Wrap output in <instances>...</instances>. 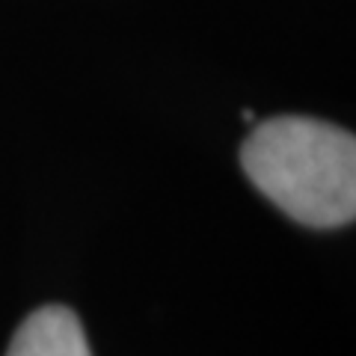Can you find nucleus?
<instances>
[{
	"mask_svg": "<svg viewBox=\"0 0 356 356\" xmlns=\"http://www.w3.org/2000/svg\"><path fill=\"white\" fill-rule=\"evenodd\" d=\"M241 116H243V122H255V110H243Z\"/></svg>",
	"mask_w": 356,
	"mask_h": 356,
	"instance_id": "3",
	"label": "nucleus"
},
{
	"mask_svg": "<svg viewBox=\"0 0 356 356\" xmlns=\"http://www.w3.org/2000/svg\"><path fill=\"white\" fill-rule=\"evenodd\" d=\"M6 356H92V350L69 306H42L15 330Z\"/></svg>",
	"mask_w": 356,
	"mask_h": 356,
	"instance_id": "2",
	"label": "nucleus"
},
{
	"mask_svg": "<svg viewBox=\"0 0 356 356\" xmlns=\"http://www.w3.org/2000/svg\"><path fill=\"white\" fill-rule=\"evenodd\" d=\"M250 181L291 220L312 229L356 217V137L312 116L259 122L241 149Z\"/></svg>",
	"mask_w": 356,
	"mask_h": 356,
	"instance_id": "1",
	"label": "nucleus"
}]
</instances>
